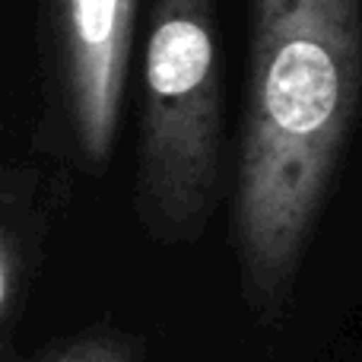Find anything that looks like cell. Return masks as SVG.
<instances>
[{
    "mask_svg": "<svg viewBox=\"0 0 362 362\" xmlns=\"http://www.w3.org/2000/svg\"><path fill=\"white\" fill-rule=\"evenodd\" d=\"M362 105V0H248L232 255L248 318L286 325Z\"/></svg>",
    "mask_w": 362,
    "mask_h": 362,
    "instance_id": "obj_1",
    "label": "cell"
},
{
    "mask_svg": "<svg viewBox=\"0 0 362 362\" xmlns=\"http://www.w3.org/2000/svg\"><path fill=\"white\" fill-rule=\"evenodd\" d=\"M226 181L216 0H153L140 67L134 216L146 242L187 248L210 229Z\"/></svg>",
    "mask_w": 362,
    "mask_h": 362,
    "instance_id": "obj_2",
    "label": "cell"
},
{
    "mask_svg": "<svg viewBox=\"0 0 362 362\" xmlns=\"http://www.w3.org/2000/svg\"><path fill=\"white\" fill-rule=\"evenodd\" d=\"M137 0H38L51 115L76 165L102 175L112 163L131 74Z\"/></svg>",
    "mask_w": 362,
    "mask_h": 362,
    "instance_id": "obj_3",
    "label": "cell"
},
{
    "mask_svg": "<svg viewBox=\"0 0 362 362\" xmlns=\"http://www.w3.org/2000/svg\"><path fill=\"white\" fill-rule=\"evenodd\" d=\"M57 185L32 163L0 172V344L10 353L13 331L45 267L57 216Z\"/></svg>",
    "mask_w": 362,
    "mask_h": 362,
    "instance_id": "obj_4",
    "label": "cell"
},
{
    "mask_svg": "<svg viewBox=\"0 0 362 362\" xmlns=\"http://www.w3.org/2000/svg\"><path fill=\"white\" fill-rule=\"evenodd\" d=\"M23 362H150V340L131 327L99 321L70 337L45 344Z\"/></svg>",
    "mask_w": 362,
    "mask_h": 362,
    "instance_id": "obj_5",
    "label": "cell"
}]
</instances>
